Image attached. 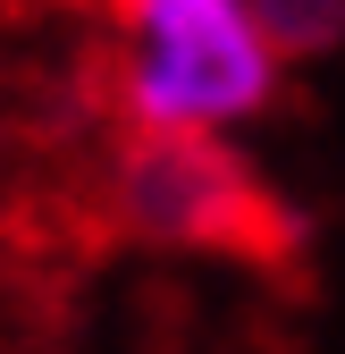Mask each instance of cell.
<instances>
[{
  "instance_id": "6da1fadb",
  "label": "cell",
  "mask_w": 345,
  "mask_h": 354,
  "mask_svg": "<svg viewBox=\"0 0 345 354\" xmlns=\"http://www.w3.org/2000/svg\"><path fill=\"white\" fill-rule=\"evenodd\" d=\"M118 34L110 93L135 136H236L286 93L270 51L236 0H101Z\"/></svg>"
},
{
  "instance_id": "3957f363",
  "label": "cell",
  "mask_w": 345,
  "mask_h": 354,
  "mask_svg": "<svg viewBox=\"0 0 345 354\" xmlns=\"http://www.w3.org/2000/svg\"><path fill=\"white\" fill-rule=\"evenodd\" d=\"M236 9L253 17V34H262L286 68L328 59L337 42H345V0H236Z\"/></svg>"
},
{
  "instance_id": "7a4b0ae2",
  "label": "cell",
  "mask_w": 345,
  "mask_h": 354,
  "mask_svg": "<svg viewBox=\"0 0 345 354\" xmlns=\"http://www.w3.org/2000/svg\"><path fill=\"white\" fill-rule=\"evenodd\" d=\"M118 211L160 245L210 253H270L278 203L219 136H126L118 152Z\"/></svg>"
}]
</instances>
